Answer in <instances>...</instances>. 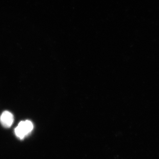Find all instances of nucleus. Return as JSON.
<instances>
[{
    "label": "nucleus",
    "mask_w": 159,
    "mask_h": 159,
    "mask_svg": "<svg viewBox=\"0 0 159 159\" xmlns=\"http://www.w3.org/2000/svg\"><path fill=\"white\" fill-rule=\"evenodd\" d=\"M33 125L32 122L29 120L21 121L15 129V133L16 136L22 140L32 130Z\"/></svg>",
    "instance_id": "1"
},
{
    "label": "nucleus",
    "mask_w": 159,
    "mask_h": 159,
    "mask_svg": "<svg viewBox=\"0 0 159 159\" xmlns=\"http://www.w3.org/2000/svg\"><path fill=\"white\" fill-rule=\"evenodd\" d=\"M14 117L13 115L8 111H5L0 117V122L4 127L9 128L13 124Z\"/></svg>",
    "instance_id": "2"
}]
</instances>
